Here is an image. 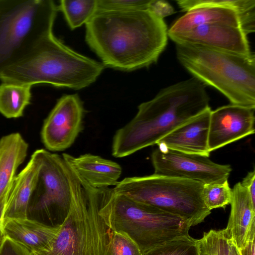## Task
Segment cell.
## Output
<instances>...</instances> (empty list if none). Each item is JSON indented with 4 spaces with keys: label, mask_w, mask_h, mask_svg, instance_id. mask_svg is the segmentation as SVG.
I'll list each match as a JSON object with an SVG mask.
<instances>
[{
    "label": "cell",
    "mask_w": 255,
    "mask_h": 255,
    "mask_svg": "<svg viewBox=\"0 0 255 255\" xmlns=\"http://www.w3.org/2000/svg\"><path fill=\"white\" fill-rule=\"evenodd\" d=\"M41 167L39 149L35 150L24 168L12 181L5 205L2 220L25 219L31 195L36 185Z\"/></svg>",
    "instance_id": "obj_16"
},
{
    "label": "cell",
    "mask_w": 255,
    "mask_h": 255,
    "mask_svg": "<svg viewBox=\"0 0 255 255\" xmlns=\"http://www.w3.org/2000/svg\"><path fill=\"white\" fill-rule=\"evenodd\" d=\"M231 212L226 228L239 250L255 240V204L241 182L232 189Z\"/></svg>",
    "instance_id": "obj_17"
},
{
    "label": "cell",
    "mask_w": 255,
    "mask_h": 255,
    "mask_svg": "<svg viewBox=\"0 0 255 255\" xmlns=\"http://www.w3.org/2000/svg\"><path fill=\"white\" fill-rule=\"evenodd\" d=\"M240 182L242 186L248 190L253 203L255 204V169L249 172L247 175L243 179L242 181Z\"/></svg>",
    "instance_id": "obj_30"
},
{
    "label": "cell",
    "mask_w": 255,
    "mask_h": 255,
    "mask_svg": "<svg viewBox=\"0 0 255 255\" xmlns=\"http://www.w3.org/2000/svg\"><path fill=\"white\" fill-rule=\"evenodd\" d=\"M183 6L188 11L173 23L168 34L213 23L240 27L248 35L255 32V0H185Z\"/></svg>",
    "instance_id": "obj_10"
},
{
    "label": "cell",
    "mask_w": 255,
    "mask_h": 255,
    "mask_svg": "<svg viewBox=\"0 0 255 255\" xmlns=\"http://www.w3.org/2000/svg\"><path fill=\"white\" fill-rule=\"evenodd\" d=\"M154 174L192 180L203 184L228 180L232 168L209 157L158 147L151 154Z\"/></svg>",
    "instance_id": "obj_11"
},
{
    "label": "cell",
    "mask_w": 255,
    "mask_h": 255,
    "mask_svg": "<svg viewBox=\"0 0 255 255\" xmlns=\"http://www.w3.org/2000/svg\"><path fill=\"white\" fill-rule=\"evenodd\" d=\"M9 191H10V190L6 194V195L4 196V197L0 201V230H1V220H2V215H3V213L6 201L7 199Z\"/></svg>",
    "instance_id": "obj_32"
},
{
    "label": "cell",
    "mask_w": 255,
    "mask_h": 255,
    "mask_svg": "<svg viewBox=\"0 0 255 255\" xmlns=\"http://www.w3.org/2000/svg\"><path fill=\"white\" fill-rule=\"evenodd\" d=\"M62 157L80 177L94 188L116 186L119 182L122 168L114 161L90 153L78 157L63 153Z\"/></svg>",
    "instance_id": "obj_18"
},
{
    "label": "cell",
    "mask_w": 255,
    "mask_h": 255,
    "mask_svg": "<svg viewBox=\"0 0 255 255\" xmlns=\"http://www.w3.org/2000/svg\"><path fill=\"white\" fill-rule=\"evenodd\" d=\"M0 255H32V254L22 245L3 237L0 247Z\"/></svg>",
    "instance_id": "obj_28"
},
{
    "label": "cell",
    "mask_w": 255,
    "mask_h": 255,
    "mask_svg": "<svg viewBox=\"0 0 255 255\" xmlns=\"http://www.w3.org/2000/svg\"><path fill=\"white\" fill-rule=\"evenodd\" d=\"M84 113L77 94L65 95L59 99L42 126L41 137L45 147L52 151L70 147L83 129Z\"/></svg>",
    "instance_id": "obj_12"
},
{
    "label": "cell",
    "mask_w": 255,
    "mask_h": 255,
    "mask_svg": "<svg viewBox=\"0 0 255 255\" xmlns=\"http://www.w3.org/2000/svg\"><path fill=\"white\" fill-rule=\"evenodd\" d=\"M150 0H97V11L148 10Z\"/></svg>",
    "instance_id": "obj_26"
},
{
    "label": "cell",
    "mask_w": 255,
    "mask_h": 255,
    "mask_svg": "<svg viewBox=\"0 0 255 255\" xmlns=\"http://www.w3.org/2000/svg\"><path fill=\"white\" fill-rule=\"evenodd\" d=\"M3 235L1 230H0V247L3 238Z\"/></svg>",
    "instance_id": "obj_33"
},
{
    "label": "cell",
    "mask_w": 255,
    "mask_h": 255,
    "mask_svg": "<svg viewBox=\"0 0 255 255\" xmlns=\"http://www.w3.org/2000/svg\"><path fill=\"white\" fill-rule=\"evenodd\" d=\"M232 189L228 180L221 183L204 184L202 197L205 206L210 210L225 208L232 198Z\"/></svg>",
    "instance_id": "obj_25"
},
{
    "label": "cell",
    "mask_w": 255,
    "mask_h": 255,
    "mask_svg": "<svg viewBox=\"0 0 255 255\" xmlns=\"http://www.w3.org/2000/svg\"><path fill=\"white\" fill-rule=\"evenodd\" d=\"M104 66L65 45L53 34L29 56L0 74L2 82L48 84L74 90L95 82Z\"/></svg>",
    "instance_id": "obj_3"
},
{
    "label": "cell",
    "mask_w": 255,
    "mask_h": 255,
    "mask_svg": "<svg viewBox=\"0 0 255 255\" xmlns=\"http://www.w3.org/2000/svg\"><path fill=\"white\" fill-rule=\"evenodd\" d=\"M85 40L104 66L131 71L155 63L168 41L164 19L148 10H98Z\"/></svg>",
    "instance_id": "obj_1"
},
{
    "label": "cell",
    "mask_w": 255,
    "mask_h": 255,
    "mask_svg": "<svg viewBox=\"0 0 255 255\" xmlns=\"http://www.w3.org/2000/svg\"><path fill=\"white\" fill-rule=\"evenodd\" d=\"M112 255H141L138 246L127 235L114 232L112 242Z\"/></svg>",
    "instance_id": "obj_27"
},
{
    "label": "cell",
    "mask_w": 255,
    "mask_h": 255,
    "mask_svg": "<svg viewBox=\"0 0 255 255\" xmlns=\"http://www.w3.org/2000/svg\"><path fill=\"white\" fill-rule=\"evenodd\" d=\"M211 109L177 127L156 143L159 148L209 157L208 134Z\"/></svg>",
    "instance_id": "obj_15"
},
{
    "label": "cell",
    "mask_w": 255,
    "mask_h": 255,
    "mask_svg": "<svg viewBox=\"0 0 255 255\" xmlns=\"http://www.w3.org/2000/svg\"><path fill=\"white\" fill-rule=\"evenodd\" d=\"M31 86L2 82L0 85V113L7 118L21 117L30 103Z\"/></svg>",
    "instance_id": "obj_21"
},
{
    "label": "cell",
    "mask_w": 255,
    "mask_h": 255,
    "mask_svg": "<svg viewBox=\"0 0 255 255\" xmlns=\"http://www.w3.org/2000/svg\"><path fill=\"white\" fill-rule=\"evenodd\" d=\"M59 226H51L36 220L5 219L1 223L4 237L22 245L31 253L45 249Z\"/></svg>",
    "instance_id": "obj_19"
},
{
    "label": "cell",
    "mask_w": 255,
    "mask_h": 255,
    "mask_svg": "<svg viewBox=\"0 0 255 255\" xmlns=\"http://www.w3.org/2000/svg\"><path fill=\"white\" fill-rule=\"evenodd\" d=\"M39 151L41 167L28 213L46 218L52 226H59L69 213L81 178L62 156L44 149Z\"/></svg>",
    "instance_id": "obj_9"
},
{
    "label": "cell",
    "mask_w": 255,
    "mask_h": 255,
    "mask_svg": "<svg viewBox=\"0 0 255 255\" xmlns=\"http://www.w3.org/2000/svg\"><path fill=\"white\" fill-rule=\"evenodd\" d=\"M148 10L155 16L162 19L175 12L173 6L163 0H151Z\"/></svg>",
    "instance_id": "obj_29"
},
{
    "label": "cell",
    "mask_w": 255,
    "mask_h": 255,
    "mask_svg": "<svg viewBox=\"0 0 255 255\" xmlns=\"http://www.w3.org/2000/svg\"><path fill=\"white\" fill-rule=\"evenodd\" d=\"M28 145L18 132L0 139V201L10 190L19 166L27 155Z\"/></svg>",
    "instance_id": "obj_20"
},
{
    "label": "cell",
    "mask_w": 255,
    "mask_h": 255,
    "mask_svg": "<svg viewBox=\"0 0 255 255\" xmlns=\"http://www.w3.org/2000/svg\"><path fill=\"white\" fill-rule=\"evenodd\" d=\"M168 35L175 44L199 45L243 56L253 54L245 32L240 27L227 24H205Z\"/></svg>",
    "instance_id": "obj_13"
},
{
    "label": "cell",
    "mask_w": 255,
    "mask_h": 255,
    "mask_svg": "<svg viewBox=\"0 0 255 255\" xmlns=\"http://www.w3.org/2000/svg\"><path fill=\"white\" fill-rule=\"evenodd\" d=\"M255 240L249 242L244 248L240 250L241 255H255Z\"/></svg>",
    "instance_id": "obj_31"
},
{
    "label": "cell",
    "mask_w": 255,
    "mask_h": 255,
    "mask_svg": "<svg viewBox=\"0 0 255 255\" xmlns=\"http://www.w3.org/2000/svg\"><path fill=\"white\" fill-rule=\"evenodd\" d=\"M205 85L192 77L162 89L140 104L134 117L118 129L112 153L118 158L156 144L164 136L209 107Z\"/></svg>",
    "instance_id": "obj_2"
},
{
    "label": "cell",
    "mask_w": 255,
    "mask_h": 255,
    "mask_svg": "<svg viewBox=\"0 0 255 255\" xmlns=\"http://www.w3.org/2000/svg\"><path fill=\"white\" fill-rule=\"evenodd\" d=\"M255 110L231 104L211 110L208 134L210 152L254 134Z\"/></svg>",
    "instance_id": "obj_14"
},
{
    "label": "cell",
    "mask_w": 255,
    "mask_h": 255,
    "mask_svg": "<svg viewBox=\"0 0 255 255\" xmlns=\"http://www.w3.org/2000/svg\"><path fill=\"white\" fill-rule=\"evenodd\" d=\"M81 178L70 210L48 246L32 255H112L114 231L101 212L105 188Z\"/></svg>",
    "instance_id": "obj_4"
},
{
    "label": "cell",
    "mask_w": 255,
    "mask_h": 255,
    "mask_svg": "<svg viewBox=\"0 0 255 255\" xmlns=\"http://www.w3.org/2000/svg\"><path fill=\"white\" fill-rule=\"evenodd\" d=\"M199 255H241L240 250L226 229L210 230L196 240Z\"/></svg>",
    "instance_id": "obj_22"
},
{
    "label": "cell",
    "mask_w": 255,
    "mask_h": 255,
    "mask_svg": "<svg viewBox=\"0 0 255 255\" xmlns=\"http://www.w3.org/2000/svg\"><path fill=\"white\" fill-rule=\"evenodd\" d=\"M57 10L51 0H0V74L53 34Z\"/></svg>",
    "instance_id": "obj_6"
},
{
    "label": "cell",
    "mask_w": 255,
    "mask_h": 255,
    "mask_svg": "<svg viewBox=\"0 0 255 255\" xmlns=\"http://www.w3.org/2000/svg\"><path fill=\"white\" fill-rule=\"evenodd\" d=\"M176 57L192 76L223 94L231 104L255 109V56L199 45L175 44Z\"/></svg>",
    "instance_id": "obj_5"
},
{
    "label": "cell",
    "mask_w": 255,
    "mask_h": 255,
    "mask_svg": "<svg viewBox=\"0 0 255 255\" xmlns=\"http://www.w3.org/2000/svg\"><path fill=\"white\" fill-rule=\"evenodd\" d=\"M101 212L114 232L128 236L141 253L179 237L191 227L182 218L133 201L107 187Z\"/></svg>",
    "instance_id": "obj_7"
},
{
    "label": "cell",
    "mask_w": 255,
    "mask_h": 255,
    "mask_svg": "<svg viewBox=\"0 0 255 255\" xmlns=\"http://www.w3.org/2000/svg\"><path fill=\"white\" fill-rule=\"evenodd\" d=\"M59 8L69 27L73 30L86 24L94 15L97 11V0H62Z\"/></svg>",
    "instance_id": "obj_23"
},
{
    "label": "cell",
    "mask_w": 255,
    "mask_h": 255,
    "mask_svg": "<svg viewBox=\"0 0 255 255\" xmlns=\"http://www.w3.org/2000/svg\"><path fill=\"white\" fill-rule=\"evenodd\" d=\"M141 255H199V253L196 240L188 235L158 245Z\"/></svg>",
    "instance_id": "obj_24"
},
{
    "label": "cell",
    "mask_w": 255,
    "mask_h": 255,
    "mask_svg": "<svg viewBox=\"0 0 255 255\" xmlns=\"http://www.w3.org/2000/svg\"><path fill=\"white\" fill-rule=\"evenodd\" d=\"M204 184L153 174L127 177L113 188L133 201L155 207L184 220L191 227L211 213L202 197Z\"/></svg>",
    "instance_id": "obj_8"
}]
</instances>
